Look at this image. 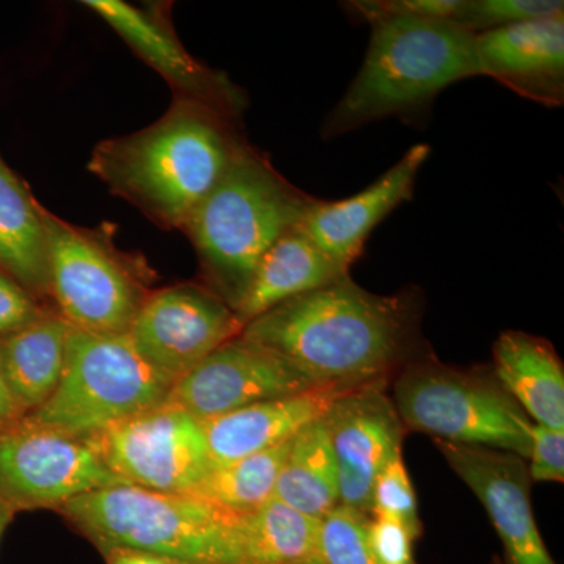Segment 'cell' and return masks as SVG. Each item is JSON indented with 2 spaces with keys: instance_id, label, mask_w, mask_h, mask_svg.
Instances as JSON below:
<instances>
[{
  "instance_id": "obj_1",
  "label": "cell",
  "mask_w": 564,
  "mask_h": 564,
  "mask_svg": "<svg viewBox=\"0 0 564 564\" xmlns=\"http://www.w3.org/2000/svg\"><path fill=\"white\" fill-rule=\"evenodd\" d=\"M421 293L378 295L343 280L281 303L240 336L272 351L315 388L389 383L423 355Z\"/></svg>"
},
{
  "instance_id": "obj_2",
  "label": "cell",
  "mask_w": 564,
  "mask_h": 564,
  "mask_svg": "<svg viewBox=\"0 0 564 564\" xmlns=\"http://www.w3.org/2000/svg\"><path fill=\"white\" fill-rule=\"evenodd\" d=\"M243 147L236 120L177 96L150 128L99 144L90 170L152 221L184 229Z\"/></svg>"
},
{
  "instance_id": "obj_3",
  "label": "cell",
  "mask_w": 564,
  "mask_h": 564,
  "mask_svg": "<svg viewBox=\"0 0 564 564\" xmlns=\"http://www.w3.org/2000/svg\"><path fill=\"white\" fill-rule=\"evenodd\" d=\"M359 73L323 121V140L386 118L413 120L456 82L480 76L475 35L454 21L377 17Z\"/></svg>"
},
{
  "instance_id": "obj_4",
  "label": "cell",
  "mask_w": 564,
  "mask_h": 564,
  "mask_svg": "<svg viewBox=\"0 0 564 564\" xmlns=\"http://www.w3.org/2000/svg\"><path fill=\"white\" fill-rule=\"evenodd\" d=\"M313 196L285 181L245 143L185 223L207 289L236 313L265 252L302 223Z\"/></svg>"
},
{
  "instance_id": "obj_5",
  "label": "cell",
  "mask_w": 564,
  "mask_h": 564,
  "mask_svg": "<svg viewBox=\"0 0 564 564\" xmlns=\"http://www.w3.org/2000/svg\"><path fill=\"white\" fill-rule=\"evenodd\" d=\"M57 511L101 554L131 549L191 564H228L232 511L196 497L122 484L82 494Z\"/></svg>"
},
{
  "instance_id": "obj_6",
  "label": "cell",
  "mask_w": 564,
  "mask_h": 564,
  "mask_svg": "<svg viewBox=\"0 0 564 564\" xmlns=\"http://www.w3.org/2000/svg\"><path fill=\"white\" fill-rule=\"evenodd\" d=\"M392 381V402L404 432L529 459L533 423L500 386L492 369H462L441 362L432 352H423Z\"/></svg>"
},
{
  "instance_id": "obj_7",
  "label": "cell",
  "mask_w": 564,
  "mask_h": 564,
  "mask_svg": "<svg viewBox=\"0 0 564 564\" xmlns=\"http://www.w3.org/2000/svg\"><path fill=\"white\" fill-rule=\"evenodd\" d=\"M172 381L144 361L126 336L70 328L61 384L24 419L90 443L126 419L165 402Z\"/></svg>"
},
{
  "instance_id": "obj_8",
  "label": "cell",
  "mask_w": 564,
  "mask_h": 564,
  "mask_svg": "<svg viewBox=\"0 0 564 564\" xmlns=\"http://www.w3.org/2000/svg\"><path fill=\"white\" fill-rule=\"evenodd\" d=\"M50 293L70 328L96 336H126L150 293L139 272L102 232L62 220L41 206Z\"/></svg>"
},
{
  "instance_id": "obj_9",
  "label": "cell",
  "mask_w": 564,
  "mask_h": 564,
  "mask_svg": "<svg viewBox=\"0 0 564 564\" xmlns=\"http://www.w3.org/2000/svg\"><path fill=\"white\" fill-rule=\"evenodd\" d=\"M88 444L122 484L148 491L191 496L212 469L203 422L166 400Z\"/></svg>"
},
{
  "instance_id": "obj_10",
  "label": "cell",
  "mask_w": 564,
  "mask_h": 564,
  "mask_svg": "<svg viewBox=\"0 0 564 564\" xmlns=\"http://www.w3.org/2000/svg\"><path fill=\"white\" fill-rule=\"evenodd\" d=\"M113 485L122 481L85 441L24 417L0 429V500L14 513L58 510Z\"/></svg>"
},
{
  "instance_id": "obj_11",
  "label": "cell",
  "mask_w": 564,
  "mask_h": 564,
  "mask_svg": "<svg viewBox=\"0 0 564 564\" xmlns=\"http://www.w3.org/2000/svg\"><path fill=\"white\" fill-rule=\"evenodd\" d=\"M240 333L236 313L217 293L182 284L150 293L128 337L141 358L174 384Z\"/></svg>"
},
{
  "instance_id": "obj_12",
  "label": "cell",
  "mask_w": 564,
  "mask_h": 564,
  "mask_svg": "<svg viewBox=\"0 0 564 564\" xmlns=\"http://www.w3.org/2000/svg\"><path fill=\"white\" fill-rule=\"evenodd\" d=\"M311 389L315 386L288 362L239 334L181 377L166 402L204 422Z\"/></svg>"
},
{
  "instance_id": "obj_13",
  "label": "cell",
  "mask_w": 564,
  "mask_h": 564,
  "mask_svg": "<svg viewBox=\"0 0 564 564\" xmlns=\"http://www.w3.org/2000/svg\"><path fill=\"white\" fill-rule=\"evenodd\" d=\"M386 384L343 393L323 417L339 470L340 505L367 516L375 480L389 462L402 455L406 433Z\"/></svg>"
},
{
  "instance_id": "obj_14",
  "label": "cell",
  "mask_w": 564,
  "mask_h": 564,
  "mask_svg": "<svg viewBox=\"0 0 564 564\" xmlns=\"http://www.w3.org/2000/svg\"><path fill=\"white\" fill-rule=\"evenodd\" d=\"M434 444L488 511L503 543L505 564H556L534 521L533 484L524 458L478 445Z\"/></svg>"
},
{
  "instance_id": "obj_15",
  "label": "cell",
  "mask_w": 564,
  "mask_h": 564,
  "mask_svg": "<svg viewBox=\"0 0 564 564\" xmlns=\"http://www.w3.org/2000/svg\"><path fill=\"white\" fill-rule=\"evenodd\" d=\"M432 148L414 144L395 165L362 192L339 202L313 199L300 228L328 258L350 270L375 228L410 202Z\"/></svg>"
},
{
  "instance_id": "obj_16",
  "label": "cell",
  "mask_w": 564,
  "mask_h": 564,
  "mask_svg": "<svg viewBox=\"0 0 564 564\" xmlns=\"http://www.w3.org/2000/svg\"><path fill=\"white\" fill-rule=\"evenodd\" d=\"M84 3L96 11L140 58L161 73L180 96L239 120L245 109L243 93L223 74L195 61L165 22L122 0H87Z\"/></svg>"
},
{
  "instance_id": "obj_17",
  "label": "cell",
  "mask_w": 564,
  "mask_h": 564,
  "mask_svg": "<svg viewBox=\"0 0 564 564\" xmlns=\"http://www.w3.org/2000/svg\"><path fill=\"white\" fill-rule=\"evenodd\" d=\"M480 76L545 107L564 102V14L475 36Z\"/></svg>"
},
{
  "instance_id": "obj_18",
  "label": "cell",
  "mask_w": 564,
  "mask_h": 564,
  "mask_svg": "<svg viewBox=\"0 0 564 564\" xmlns=\"http://www.w3.org/2000/svg\"><path fill=\"white\" fill-rule=\"evenodd\" d=\"M348 391L352 389L315 388L204 421L212 467L288 443L304 426L328 413L334 400Z\"/></svg>"
},
{
  "instance_id": "obj_19",
  "label": "cell",
  "mask_w": 564,
  "mask_h": 564,
  "mask_svg": "<svg viewBox=\"0 0 564 564\" xmlns=\"http://www.w3.org/2000/svg\"><path fill=\"white\" fill-rule=\"evenodd\" d=\"M492 373L538 425L564 430V367L554 345L524 332H503L492 347Z\"/></svg>"
},
{
  "instance_id": "obj_20",
  "label": "cell",
  "mask_w": 564,
  "mask_h": 564,
  "mask_svg": "<svg viewBox=\"0 0 564 564\" xmlns=\"http://www.w3.org/2000/svg\"><path fill=\"white\" fill-rule=\"evenodd\" d=\"M348 274L350 270L328 258L299 225L284 234L259 262L250 288L236 310L237 321L243 329L247 323L281 303L317 291Z\"/></svg>"
},
{
  "instance_id": "obj_21",
  "label": "cell",
  "mask_w": 564,
  "mask_h": 564,
  "mask_svg": "<svg viewBox=\"0 0 564 564\" xmlns=\"http://www.w3.org/2000/svg\"><path fill=\"white\" fill-rule=\"evenodd\" d=\"M69 325L47 313L13 336L0 339V372L22 414L43 406L61 384Z\"/></svg>"
},
{
  "instance_id": "obj_22",
  "label": "cell",
  "mask_w": 564,
  "mask_h": 564,
  "mask_svg": "<svg viewBox=\"0 0 564 564\" xmlns=\"http://www.w3.org/2000/svg\"><path fill=\"white\" fill-rule=\"evenodd\" d=\"M318 521L276 499L247 513H232L228 564H299L318 556Z\"/></svg>"
},
{
  "instance_id": "obj_23",
  "label": "cell",
  "mask_w": 564,
  "mask_h": 564,
  "mask_svg": "<svg viewBox=\"0 0 564 564\" xmlns=\"http://www.w3.org/2000/svg\"><path fill=\"white\" fill-rule=\"evenodd\" d=\"M0 269L39 302L51 299L41 206L0 158Z\"/></svg>"
},
{
  "instance_id": "obj_24",
  "label": "cell",
  "mask_w": 564,
  "mask_h": 564,
  "mask_svg": "<svg viewBox=\"0 0 564 564\" xmlns=\"http://www.w3.org/2000/svg\"><path fill=\"white\" fill-rule=\"evenodd\" d=\"M323 417L292 437L273 492V499L315 521L340 505L339 470Z\"/></svg>"
},
{
  "instance_id": "obj_25",
  "label": "cell",
  "mask_w": 564,
  "mask_h": 564,
  "mask_svg": "<svg viewBox=\"0 0 564 564\" xmlns=\"http://www.w3.org/2000/svg\"><path fill=\"white\" fill-rule=\"evenodd\" d=\"M291 441L261 454L212 467L191 496L234 513H247L262 507L273 499Z\"/></svg>"
},
{
  "instance_id": "obj_26",
  "label": "cell",
  "mask_w": 564,
  "mask_h": 564,
  "mask_svg": "<svg viewBox=\"0 0 564 564\" xmlns=\"http://www.w3.org/2000/svg\"><path fill=\"white\" fill-rule=\"evenodd\" d=\"M556 14H564V3L556 0H463L454 22L477 36Z\"/></svg>"
},
{
  "instance_id": "obj_27",
  "label": "cell",
  "mask_w": 564,
  "mask_h": 564,
  "mask_svg": "<svg viewBox=\"0 0 564 564\" xmlns=\"http://www.w3.org/2000/svg\"><path fill=\"white\" fill-rule=\"evenodd\" d=\"M369 518L344 505L334 508L318 521V558L326 564H380L366 541Z\"/></svg>"
},
{
  "instance_id": "obj_28",
  "label": "cell",
  "mask_w": 564,
  "mask_h": 564,
  "mask_svg": "<svg viewBox=\"0 0 564 564\" xmlns=\"http://www.w3.org/2000/svg\"><path fill=\"white\" fill-rule=\"evenodd\" d=\"M370 514L395 519L410 530L414 540L422 536L417 499L402 455L389 462L375 480Z\"/></svg>"
},
{
  "instance_id": "obj_29",
  "label": "cell",
  "mask_w": 564,
  "mask_h": 564,
  "mask_svg": "<svg viewBox=\"0 0 564 564\" xmlns=\"http://www.w3.org/2000/svg\"><path fill=\"white\" fill-rule=\"evenodd\" d=\"M463 0H366L348 2L347 10L359 21L377 17H417L454 21Z\"/></svg>"
},
{
  "instance_id": "obj_30",
  "label": "cell",
  "mask_w": 564,
  "mask_h": 564,
  "mask_svg": "<svg viewBox=\"0 0 564 564\" xmlns=\"http://www.w3.org/2000/svg\"><path fill=\"white\" fill-rule=\"evenodd\" d=\"M47 313L28 289L0 269V339L22 332Z\"/></svg>"
},
{
  "instance_id": "obj_31",
  "label": "cell",
  "mask_w": 564,
  "mask_h": 564,
  "mask_svg": "<svg viewBox=\"0 0 564 564\" xmlns=\"http://www.w3.org/2000/svg\"><path fill=\"white\" fill-rule=\"evenodd\" d=\"M366 541L380 564H417L413 534L395 519L383 516L367 519Z\"/></svg>"
},
{
  "instance_id": "obj_32",
  "label": "cell",
  "mask_w": 564,
  "mask_h": 564,
  "mask_svg": "<svg viewBox=\"0 0 564 564\" xmlns=\"http://www.w3.org/2000/svg\"><path fill=\"white\" fill-rule=\"evenodd\" d=\"M529 474L533 481H564V430L533 423L530 430Z\"/></svg>"
},
{
  "instance_id": "obj_33",
  "label": "cell",
  "mask_w": 564,
  "mask_h": 564,
  "mask_svg": "<svg viewBox=\"0 0 564 564\" xmlns=\"http://www.w3.org/2000/svg\"><path fill=\"white\" fill-rule=\"evenodd\" d=\"M107 564H191L181 562V560L170 558L148 552L131 551V549H110L102 552Z\"/></svg>"
},
{
  "instance_id": "obj_34",
  "label": "cell",
  "mask_w": 564,
  "mask_h": 564,
  "mask_svg": "<svg viewBox=\"0 0 564 564\" xmlns=\"http://www.w3.org/2000/svg\"><path fill=\"white\" fill-rule=\"evenodd\" d=\"M22 417H24V414L11 397L2 372H0V429L13 425V423L20 422Z\"/></svg>"
},
{
  "instance_id": "obj_35",
  "label": "cell",
  "mask_w": 564,
  "mask_h": 564,
  "mask_svg": "<svg viewBox=\"0 0 564 564\" xmlns=\"http://www.w3.org/2000/svg\"><path fill=\"white\" fill-rule=\"evenodd\" d=\"M14 514L17 513L11 510L9 505L3 503L2 500H0V540H2L7 527H9L10 522L13 521Z\"/></svg>"
},
{
  "instance_id": "obj_36",
  "label": "cell",
  "mask_w": 564,
  "mask_h": 564,
  "mask_svg": "<svg viewBox=\"0 0 564 564\" xmlns=\"http://www.w3.org/2000/svg\"><path fill=\"white\" fill-rule=\"evenodd\" d=\"M299 564H326L325 562H322L318 556H314V558L307 560V562L299 563Z\"/></svg>"
},
{
  "instance_id": "obj_37",
  "label": "cell",
  "mask_w": 564,
  "mask_h": 564,
  "mask_svg": "<svg viewBox=\"0 0 564 564\" xmlns=\"http://www.w3.org/2000/svg\"><path fill=\"white\" fill-rule=\"evenodd\" d=\"M491 564H505L502 558H499V556H496V558L492 560Z\"/></svg>"
}]
</instances>
